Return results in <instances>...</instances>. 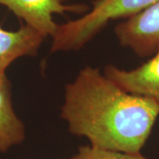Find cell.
<instances>
[{
    "label": "cell",
    "mask_w": 159,
    "mask_h": 159,
    "mask_svg": "<svg viewBox=\"0 0 159 159\" xmlns=\"http://www.w3.org/2000/svg\"><path fill=\"white\" fill-rule=\"evenodd\" d=\"M158 116L155 100L124 90L99 68L86 66L66 86L61 118L95 148L141 153Z\"/></svg>",
    "instance_id": "obj_1"
},
{
    "label": "cell",
    "mask_w": 159,
    "mask_h": 159,
    "mask_svg": "<svg viewBox=\"0 0 159 159\" xmlns=\"http://www.w3.org/2000/svg\"><path fill=\"white\" fill-rule=\"evenodd\" d=\"M159 0H96L80 19L58 25L52 36L51 52L78 51L89 43L111 20L129 18Z\"/></svg>",
    "instance_id": "obj_2"
},
{
    "label": "cell",
    "mask_w": 159,
    "mask_h": 159,
    "mask_svg": "<svg viewBox=\"0 0 159 159\" xmlns=\"http://www.w3.org/2000/svg\"><path fill=\"white\" fill-rule=\"evenodd\" d=\"M119 43L138 57H152L159 51V2L115 28Z\"/></svg>",
    "instance_id": "obj_3"
},
{
    "label": "cell",
    "mask_w": 159,
    "mask_h": 159,
    "mask_svg": "<svg viewBox=\"0 0 159 159\" xmlns=\"http://www.w3.org/2000/svg\"><path fill=\"white\" fill-rule=\"evenodd\" d=\"M67 0H0V5L7 7L24 24L36 30L44 38L53 36L58 24L54 21V14L66 11L85 12V5H66Z\"/></svg>",
    "instance_id": "obj_4"
},
{
    "label": "cell",
    "mask_w": 159,
    "mask_h": 159,
    "mask_svg": "<svg viewBox=\"0 0 159 159\" xmlns=\"http://www.w3.org/2000/svg\"><path fill=\"white\" fill-rule=\"evenodd\" d=\"M103 74L124 90L149 97L159 104V51L147 62L131 70L109 64L103 69Z\"/></svg>",
    "instance_id": "obj_5"
},
{
    "label": "cell",
    "mask_w": 159,
    "mask_h": 159,
    "mask_svg": "<svg viewBox=\"0 0 159 159\" xmlns=\"http://www.w3.org/2000/svg\"><path fill=\"white\" fill-rule=\"evenodd\" d=\"M43 40L42 34L25 24L16 31H8L0 27V74L6 73L18 58L35 56Z\"/></svg>",
    "instance_id": "obj_6"
},
{
    "label": "cell",
    "mask_w": 159,
    "mask_h": 159,
    "mask_svg": "<svg viewBox=\"0 0 159 159\" xmlns=\"http://www.w3.org/2000/svg\"><path fill=\"white\" fill-rule=\"evenodd\" d=\"M26 139V127L15 113L11 85L6 73L0 74V153H5Z\"/></svg>",
    "instance_id": "obj_7"
},
{
    "label": "cell",
    "mask_w": 159,
    "mask_h": 159,
    "mask_svg": "<svg viewBox=\"0 0 159 159\" xmlns=\"http://www.w3.org/2000/svg\"><path fill=\"white\" fill-rule=\"evenodd\" d=\"M70 159H148L142 154H128L102 148L90 145L80 146Z\"/></svg>",
    "instance_id": "obj_8"
}]
</instances>
